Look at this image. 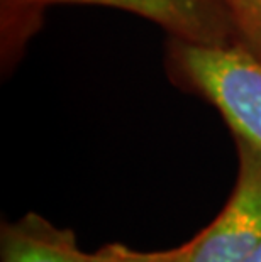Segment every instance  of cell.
Instances as JSON below:
<instances>
[{
    "label": "cell",
    "instance_id": "obj_8",
    "mask_svg": "<svg viewBox=\"0 0 261 262\" xmlns=\"http://www.w3.org/2000/svg\"><path fill=\"white\" fill-rule=\"evenodd\" d=\"M243 262H261V244Z\"/></svg>",
    "mask_w": 261,
    "mask_h": 262
},
{
    "label": "cell",
    "instance_id": "obj_6",
    "mask_svg": "<svg viewBox=\"0 0 261 262\" xmlns=\"http://www.w3.org/2000/svg\"><path fill=\"white\" fill-rule=\"evenodd\" d=\"M153 252H143L121 242L105 244L92 252V262H148Z\"/></svg>",
    "mask_w": 261,
    "mask_h": 262
},
{
    "label": "cell",
    "instance_id": "obj_5",
    "mask_svg": "<svg viewBox=\"0 0 261 262\" xmlns=\"http://www.w3.org/2000/svg\"><path fill=\"white\" fill-rule=\"evenodd\" d=\"M231 19L237 41L261 56V0H217Z\"/></svg>",
    "mask_w": 261,
    "mask_h": 262
},
{
    "label": "cell",
    "instance_id": "obj_1",
    "mask_svg": "<svg viewBox=\"0 0 261 262\" xmlns=\"http://www.w3.org/2000/svg\"><path fill=\"white\" fill-rule=\"evenodd\" d=\"M165 68L175 86L217 110L232 137L261 152V56L239 41L195 44L168 37Z\"/></svg>",
    "mask_w": 261,
    "mask_h": 262
},
{
    "label": "cell",
    "instance_id": "obj_4",
    "mask_svg": "<svg viewBox=\"0 0 261 262\" xmlns=\"http://www.w3.org/2000/svg\"><path fill=\"white\" fill-rule=\"evenodd\" d=\"M0 262H92L76 232L58 227L37 211L0 224Z\"/></svg>",
    "mask_w": 261,
    "mask_h": 262
},
{
    "label": "cell",
    "instance_id": "obj_3",
    "mask_svg": "<svg viewBox=\"0 0 261 262\" xmlns=\"http://www.w3.org/2000/svg\"><path fill=\"white\" fill-rule=\"evenodd\" d=\"M237 174L219 215L183 242V262H243L261 244V152L234 137Z\"/></svg>",
    "mask_w": 261,
    "mask_h": 262
},
{
    "label": "cell",
    "instance_id": "obj_7",
    "mask_svg": "<svg viewBox=\"0 0 261 262\" xmlns=\"http://www.w3.org/2000/svg\"><path fill=\"white\" fill-rule=\"evenodd\" d=\"M148 262H183V247L166 249V250H154Z\"/></svg>",
    "mask_w": 261,
    "mask_h": 262
},
{
    "label": "cell",
    "instance_id": "obj_2",
    "mask_svg": "<svg viewBox=\"0 0 261 262\" xmlns=\"http://www.w3.org/2000/svg\"><path fill=\"white\" fill-rule=\"evenodd\" d=\"M53 5H90L134 14L159 26L168 37L195 44L237 41L231 19L217 0H0V70L7 78Z\"/></svg>",
    "mask_w": 261,
    "mask_h": 262
}]
</instances>
